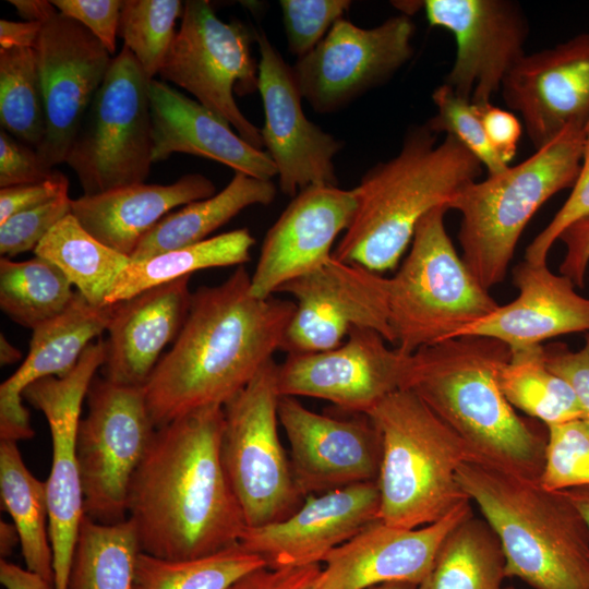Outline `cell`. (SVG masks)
<instances>
[{"instance_id":"74e56055","label":"cell","mask_w":589,"mask_h":589,"mask_svg":"<svg viewBox=\"0 0 589 589\" xmlns=\"http://www.w3.org/2000/svg\"><path fill=\"white\" fill-rule=\"evenodd\" d=\"M266 564L239 543L209 555L170 560L141 552L134 589H229L238 579Z\"/></svg>"},{"instance_id":"8fae6325","label":"cell","mask_w":589,"mask_h":589,"mask_svg":"<svg viewBox=\"0 0 589 589\" xmlns=\"http://www.w3.org/2000/svg\"><path fill=\"white\" fill-rule=\"evenodd\" d=\"M87 407L76 433L84 515L119 522L127 519L130 484L157 428L143 387L94 378Z\"/></svg>"},{"instance_id":"7dc6e473","label":"cell","mask_w":589,"mask_h":589,"mask_svg":"<svg viewBox=\"0 0 589 589\" xmlns=\"http://www.w3.org/2000/svg\"><path fill=\"white\" fill-rule=\"evenodd\" d=\"M52 171L43 166L34 147L0 130V188L39 182Z\"/></svg>"},{"instance_id":"d6986e66","label":"cell","mask_w":589,"mask_h":589,"mask_svg":"<svg viewBox=\"0 0 589 589\" xmlns=\"http://www.w3.org/2000/svg\"><path fill=\"white\" fill-rule=\"evenodd\" d=\"M278 418L289 442L292 474L304 497L377 481L382 441L369 416L321 414L296 397L280 396Z\"/></svg>"},{"instance_id":"8992f818","label":"cell","mask_w":589,"mask_h":589,"mask_svg":"<svg viewBox=\"0 0 589 589\" xmlns=\"http://www.w3.org/2000/svg\"><path fill=\"white\" fill-rule=\"evenodd\" d=\"M366 416L382 441L381 521L414 529L470 502L457 480L460 465L473 460L469 448L416 394L396 390Z\"/></svg>"},{"instance_id":"11a10c76","label":"cell","mask_w":589,"mask_h":589,"mask_svg":"<svg viewBox=\"0 0 589 589\" xmlns=\"http://www.w3.org/2000/svg\"><path fill=\"white\" fill-rule=\"evenodd\" d=\"M0 581L5 589H55L40 576L8 560H0Z\"/></svg>"},{"instance_id":"2e32d148","label":"cell","mask_w":589,"mask_h":589,"mask_svg":"<svg viewBox=\"0 0 589 589\" xmlns=\"http://www.w3.org/2000/svg\"><path fill=\"white\" fill-rule=\"evenodd\" d=\"M413 31L406 14L372 28L338 20L292 67L302 98L317 112H332L385 82L411 58Z\"/></svg>"},{"instance_id":"ac0fdd59","label":"cell","mask_w":589,"mask_h":589,"mask_svg":"<svg viewBox=\"0 0 589 589\" xmlns=\"http://www.w3.org/2000/svg\"><path fill=\"white\" fill-rule=\"evenodd\" d=\"M421 5L431 26L456 39V58L444 83L474 105L490 104L526 55L528 25L520 7L507 0H425Z\"/></svg>"},{"instance_id":"4fadbf2b","label":"cell","mask_w":589,"mask_h":589,"mask_svg":"<svg viewBox=\"0 0 589 589\" xmlns=\"http://www.w3.org/2000/svg\"><path fill=\"white\" fill-rule=\"evenodd\" d=\"M105 360L106 344L98 339L87 346L70 373L38 380L23 392V398L44 413L51 434L52 459L46 488L55 589L68 587L72 554L84 517L76 433L83 399Z\"/></svg>"},{"instance_id":"816d5d0a","label":"cell","mask_w":589,"mask_h":589,"mask_svg":"<svg viewBox=\"0 0 589 589\" xmlns=\"http://www.w3.org/2000/svg\"><path fill=\"white\" fill-rule=\"evenodd\" d=\"M478 108L491 147L508 165L517 152L524 128L521 122L512 111L493 106L492 103Z\"/></svg>"},{"instance_id":"ab89813d","label":"cell","mask_w":589,"mask_h":589,"mask_svg":"<svg viewBox=\"0 0 589 589\" xmlns=\"http://www.w3.org/2000/svg\"><path fill=\"white\" fill-rule=\"evenodd\" d=\"M183 8L179 0L123 1L118 35L148 80L159 74L177 33L176 21L181 19Z\"/></svg>"},{"instance_id":"cb8c5ba5","label":"cell","mask_w":589,"mask_h":589,"mask_svg":"<svg viewBox=\"0 0 589 589\" xmlns=\"http://www.w3.org/2000/svg\"><path fill=\"white\" fill-rule=\"evenodd\" d=\"M471 513L470 501L442 519L414 529L372 521L325 557L323 589H368L395 581L419 586L445 537Z\"/></svg>"},{"instance_id":"6f0895ef","label":"cell","mask_w":589,"mask_h":589,"mask_svg":"<svg viewBox=\"0 0 589 589\" xmlns=\"http://www.w3.org/2000/svg\"><path fill=\"white\" fill-rule=\"evenodd\" d=\"M20 543L17 530L13 522H7L1 520L0 524V552L1 558L7 557L14 550V546Z\"/></svg>"},{"instance_id":"4dcf8cb0","label":"cell","mask_w":589,"mask_h":589,"mask_svg":"<svg viewBox=\"0 0 589 589\" xmlns=\"http://www.w3.org/2000/svg\"><path fill=\"white\" fill-rule=\"evenodd\" d=\"M0 495L17 530L25 567L55 587L46 481L28 470L16 442L0 441Z\"/></svg>"},{"instance_id":"ee69618b","label":"cell","mask_w":589,"mask_h":589,"mask_svg":"<svg viewBox=\"0 0 589 589\" xmlns=\"http://www.w3.org/2000/svg\"><path fill=\"white\" fill-rule=\"evenodd\" d=\"M72 200L63 194L37 207L17 213L0 224L1 257L35 250L46 235L71 214Z\"/></svg>"},{"instance_id":"30bf717a","label":"cell","mask_w":589,"mask_h":589,"mask_svg":"<svg viewBox=\"0 0 589 589\" xmlns=\"http://www.w3.org/2000/svg\"><path fill=\"white\" fill-rule=\"evenodd\" d=\"M151 81L127 47L112 58L65 158L83 195L145 182L153 164Z\"/></svg>"},{"instance_id":"1f68e13d","label":"cell","mask_w":589,"mask_h":589,"mask_svg":"<svg viewBox=\"0 0 589 589\" xmlns=\"http://www.w3.org/2000/svg\"><path fill=\"white\" fill-rule=\"evenodd\" d=\"M506 560L490 524L472 513L443 540L418 589H514L504 587Z\"/></svg>"},{"instance_id":"d4e9b609","label":"cell","mask_w":589,"mask_h":589,"mask_svg":"<svg viewBox=\"0 0 589 589\" xmlns=\"http://www.w3.org/2000/svg\"><path fill=\"white\" fill-rule=\"evenodd\" d=\"M516 299L458 332L453 338L476 335L498 339L517 349L542 345L570 333H589V298L579 294L573 280L546 264L527 261L513 268Z\"/></svg>"},{"instance_id":"e575fe53","label":"cell","mask_w":589,"mask_h":589,"mask_svg":"<svg viewBox=\"0 0 589 589\" xmlns=\"http://www.w3.org/2000/svg\"><path fill=\"white\" fill-rule=\"evenodd\" d=\"M141 546L132 521L104 524L83 517L67 589H134Z\"/></svg>"},{"instance_id":"60d3db41","label":"cell","mask_w":589,"mask_h":589,"mask_svg":"<svg viewBox=\"0 0 589 589\" xmlns=\"http://www.w3.org/2000/svg\"><path fill=\"white\" fill-rule=\"evenodd\" d=\"M538 482L550 491L589 486V420L546 426L544 465Z\"/></svg>"},{"instance_id":"277c9868","label":"cell","mask_w":589,"mask_h":589,"mask_svg":"<svg viewBox=\"0 0 589 589\" xmlns=\"http://www.w3.org/2000/svg\"><path fill=\"white\" fill-rule=\"evenodd\" d=\"M481 163L453 135L437 143L428 124L411 128L399 153L352 189L357 208L333 256L383 273L397 266L419 221L478 180Z\"/></svg>"},{"instance_id":"d6a6232c","label":"cell","mask_w":589,"mask_h":589,"mask_svg":"<svg viewBox=\"0 0 589 589\" xmlns=\"http://www.w3.org/2000/svg\"><path fill=\"white\" fill-rule=\"evenodd\" d=\"M255 239L247 228L207 238L158 255L131 261L119 275L105 305L118 303L149 288L190 276L191 273L250 261Z\"/></svg>"},{"instance_id":"94428289","label":"cell","mask_w":589,"mask_h":589,"mask_svg":"<svg viewBox=\"0 0 589 589\" xmlns=\"http://www.w3.org/2000/svg\"><path fill=\"white\" fill-rule=\"evenodd\" d=\"M368 589H418V586L410 582L395 581L376 585Z\"/></svg>"},{"instance_id":"83f0119b","label":"cell","mask_w":589,"mask_h":589,"mask_svg":"<svg viewBox=\"0 0 589 589\" xmlns=\"http://www.w3.org/2000/svg\"><path fill=\"white\" fill-rule=\"evenodd\" d=\"M112 313L113 304L94 306L75 291L61 314L32 330L27 357L0 385V441L17 443L34 436L22 402L24 389L38 380L70 373L93 339L107 330Z\"/></svg>"},{"instance_id":"bcb514c9","label":"cell","mask_w":589,"mask_h":589,"mask_svg":"<svg viewBox=\"0 0 589 589\" xmlns=\"http://www.w3.org/2000/svg\"><path fill=\"white\" fill-rule=\"evenodd\" d=\"M59 13L86 27L109 51L116 52L119 21L123 1L120 0H53Z\"/></svg>"},{"instance_id":"484cf974","label":"cell","mask_w":589,"mask_h":589,"mask_svg":"<svg viewBox=\"0 0 589 589\" xmlns=\"http://www.w3.org/2000/svg\"><path fill=\"white\" fill-rule=\"evenodd\" d=\"M190 276L169 281L113 304L107 327L105 378L143 387L164 348L175 341L189 312Z\"/></svg>"},{"instance_id":"5bb4252c","label":"cell","mask_w":589,"mask_h":589,"mask_svg":"<svg viewBox=\"0 0 589 589\" xmlns=\"http://www.w3.org/2000/svg\"><path fill=\"white\" fill-rule=\"evenodd\" d=\"M278 292L296 300L280 350L306 353L333 349L353 328H370L394 345L388 324V278L364 266L332 256Z\"/></svg>"},{"instance_id":"f6af8a7d","label":"cell","mask_w":589,"mask_h":589,"mask_svg":"<svg viewBox=\"0 0 589 589\" xmlns=\"http://www.w3.org/2000/svg\"><path fill=\"white\" fill-rule=\"evenodd\" d=\"M589 216V117L581 166L568 199L548 226L527 247L525 261L546 264L548 255L562 232L577 220Z\"/></svg>"},{"instance_id":"ffe728a7","label":"cell","mask_w":589,"mask_h":589,"mask_svg":"<svg viewBox=\"0 0 589 589\" xmlns=\"http://www.w3.org/2000/svg\"><path fill=\"white\" fill-rule=\"evenodd\" d=\"M260 47L259 85L264 108L263 144L273 160L279 189L296 196L298 189L337 187L334 157L342 143L308 119L292 67L264 33L255 34Z\"/></svg>"},{"instance_id":"f546056e","label":"cell","mask_w":589,"mask_h":589,"mask_svg":"<svg viewBox=\"0 0 589 589\" xmlns=\"http://www.w3.org/2000/svg\"><path fill=\"white\" fill-rule=\"evenodd\" d=\"M277 193L272 180L235 172L230 182L215 195L191 202L165 216L140 242L131 261L201 242L241 211L271 204Z\"/></svg>"},{"instance_id":"681fc988","label":"cell","mask_w":589,"mask_h":589,"mask_svg":"<svg viewBox=\"0 0 589 589\" xmlns=\"http://www.w3.org/2000/svg\"><path fill=\"white\" fill-rule=\"evenodd\" d=\"M68 178L53 170L45 180L0 189V224L9 217L68 194Z\"/></svg>"},{"instance_id":"9c48e42d","label":"cell","mask_w":589,"mask_h":589,"mask_svg":"<svg viewBox=\"0 0 589 589\" xmlns=\"http://www.w3.org/2000/svg\"><path fill=\"white\" fill-rule=\"evenodd\" d=\"M276 366L271 360L223 407L221 464L248 527L278 522L305 498L278 433Z\"/></svg>"},{"instance_id":"9f6ffc18","label":"cell","mask_w":589,"mask_h":589,"mask_svg":"<svg viewBox=\"0 0 589 589\" xmlns=\"http://www.w3.org/2000/svg\"><path fill=\"white\" fill-rule=\"evenodd\" d=\"M19 15L28 22L45 23L58 13V10L46 0H9Z\"/></svg>"},{"instance_id":"c3c4849f","label":"cell","mask_w":589,"mask_h":589,"mask_svg":"<svg viewBox=\"0 0 589 589\" xmlns=\"http://www.w3.org/2000/svg\"><path fill=\"white\" fill-rule=\"evenodd\" d=\"M544 358L548 368L572 386L584 418L589 420V333L576 351L560 342L544 346Z\"/></svg>"},{"instance_id":"7bdbcfd3","label":"cell","mask_w":589,"mask_h":589,"mask_svg":"<svg viewBox=\"0 0 589 589\" xmlns=\"http://www.w3.org/2000/svg\"><path fill=\"white\" fill-rule=\"evenodd\" d=\"M283 22L291 53L312 51L351 5L348 0H281Z\"/></svg>"},{"instance_id":"b9f144b4","label":"cell","mask_w":589,"mask_h":589,"mask_svg":"<svg viewBox=\"0 0 589 589\" xmlns=\"http://www.w3.org/2000/svg\"><path fill=\"white\" fill-rule=\"evenodd\" d=\"M432 100L437 112L426 124L434 133L455 136L481 163L489 176L509 167L491 147L477 105L458 96L445 83L433 91Z\"/></svg>"},{"instance_id":"f5cc1de1","label":"cell","mask_w":589,"mask_h":589,"mask_svg":"<svg viewBox=\"0 0 589 589\" xmlns=\"http://www.w3.org/2000/svg\"><path fill=\"white\" fill-rule=\"evenodd\" d=\"M558 240L565 245L560 274L570 278L576 288H582L589 265V216L567 227Z\"/></svg>"},{"instance_id":"7402d4cb","label":"cell","mask_w":589,"mask_h":589,"mask_svg":"<svg viewBox=\"0 0 589 589\" xmlns=\"http://www.w3.org/2000/svg\"><path fill=\"white\" fill-rule=\"evenodd\" d=\"M356 208L352 189L312 185L297 193L266 232L251 276V294L266 299L288 281L324 265Z\"/></svg>"},{"instance_id":"91938a15","label":"cell","mask_w":589,"mask_h":589,"mask_svg":"<svg viewBox=\"0 0 589 589\" xmlns=\"http://www.w3.org/2000/svg\"><path fill=\"white\" fill-rule=\"evenodd\" d=\"M22 354L20 350L14 347L3 334L0 335V363L1 365H8L17 362Z\"/></svg>"},{"instance_id":"836d02e7","label":"cell","mask_w":589,"mask_h":589,"mask_svg":"<svg viewBox=\"0 0 589 589\" xmlns=\"http://www.w3.org/2000/svg\"><path fill=\"white\" fill-rule=\"evenodd\" d=\"M34 253L57 267L92 305L104 306L131 257L104 244L69 214L38 243Z\"/></svg>"},{"instance_id":"db71d44e","label":"cell","mask_w":589,"mask_h":589,"mask_svg":"<svg viewBox=\"0 0 589 589\" xmlns=\"http://www.w3.org/2000/svg\"><path fill=\"white\" fill-rule=\"evenodd\" d=\"M43 23L0 20V49L34 48Z\"/></svg>"},{"instance_id":"7c38bea8","label":"cell","mask_w":589,"mask_h":589,"mask_svg":"<svg viewBox=\"0 0 589 589\" xmlns=\"http://www.w3.org/2000/svg\"><path fill=\"white\" fill-rule=\"evenodd\" d=\"M251 39L243 24L220 20L209 1H185L159 75L191 93L245 142L262 149L261 129L241 112L233 97L235 92L244 95L257 89L259 65Z\"/></svg>"},{"instance_id":"e0dca14e","label":"cell","mask_w":589,"mask_h":589,"mask_svg":"<svg viewBox=\"0 0 589 589\" xmlns=\"http://www.w3.org/2000/svg\"><path fill=\"white\" fill-rule=\"evenodd\" d=\"M34 49L46 111V132L36 152L51 171L65 163L112 57L86 27L59 12L43 24Z\"/></svg>"},{"instance_id":"6da1fadb","label":"cell","mask_w":589,"mask_h":589,"mask_svg":"<svg viewBox=\"0 0 589 589\" xmlns=\"http://www.w3.org/2000/svg\"><path fill=\"white\" fill-rule=\"evenodd\" d=\"M223 423L208 406L156 429L128 494L143 553L194 558L239 543L248 526L221 464Z\"/></svg>"},{"instance_id":"3957f363","label":"cell","mask_w":589,"mask_h":589,"mask_svg":"<svg viewBox=\"0 0 589 589\" xmlns=\"http://www.w3.org/2000/svg\"><path fill=\"white\" fill-rule=\"evenodd\" d=\"M510 349L498 339L466 335L411 353L402 389L416 394L469 448L473 461L538 480L546 433L505 398L498 371Z\"/></svg>"},{"instance_id":"f35d334b","label":"cell","mask_w":589,"mask_h":589,"mask_svg":"<svg viewBox=\"0 0 589 589\" xmlns=\"http://www.w3.org/2000/svg\"><path fill=\"white\" fill-rule=\"evenodd\" d=\"M0 123L35 149L45 136V101L34 48L0 49Z\"/></svg>"},{"instance_id":"9a60e30c","label":"cell","mask_w":589,"mask_h":589,"mask_svg":"<svg viewBox=\"0 0 589 589\" xmlns=\"http://www.w3.org/2000/svg\"><path fill=\"white\" fill-rule=\"evenodd\" d=\"M376 330L353 328L339 346L290 353L276 366L280 396L330 401L349 414H368L392 393L402 389L411 354Z\"/></svg>"},{"instance_id":"d590c367","label":"cell","mask_w":589,"mask_h":589,"mask_svg":"<svg viewBox=\"0 0 589 589\" xmlns=\"http://www.w3.org/2000/svg\"><path fill=\"white\" fill-rule=\"evenodd\" d=\"M498 384L514 409L546 426L584 418L572 386L548 368L543 345L512 349L498 371Z\"/></svg>"},{"instance_id":"52a82bcc","label":"cell","mask_w":589,"mask_h":589,"mask_svg":"<svg viewBox=\"0 0 589 589\" xmlns=\"http://www.w3.org/2000/svg\"><path fill=\"white\" fill-rule=\"evenodd\" d=\"M587 120L569 124L520 164L468 184L448 203V211L461 216V257L488 290L506 277L531 217L554 194L573 188L581 166Z\"/></svg>"},{"instance_id":"7a4b0ae2","label":"cell","mask_w":589,"mask_h":589,"mask_svg":"<svg viewBox=\"0 0 589 589\" xmlns=\"http://www.w3.org/2000/svg\"><path fill=\"white\" fill-rule=\"evenodd\" d=\"M250 285L241 265L221 284L192 292L179 335L143 386L156 428L224 407L280 350L296 303L255 298Z\"/></svg>"},{"instance_id":"44dd1931","label":"cell","mask_w":589,"mask_h":589,"mask_svg":"<svg viewBox=\"0 0 589 589\" xmlns=\"http://www.w3.org/2000/svg\"><path fill=\"white\" fill-rule=\"evenodd\" d=\"M377 482L309 495L285 519L247 527L239 544L264 560L266 567L321 564L336 548L378 519Z\"/></svg>"},{"instance_id":"4316f807","label":"cell","mask_w":589,"mask_h":589,"mask_svg":"<svg viewBox=\"0 0 589 589\" xmlns=\"http://www.w3.org/2000/svg\"><path fill=\"white\" fill-rule=\"evenodd\" d=\"M149 104L153 163L182 153L213 159L235 172L263 180L277 176L266 152L250 145L225 119L168 83L155 79L149 82Z\"/></svg>"},{"instance_id":"5b68a950","label":"cell","mask_w":589,"mask_h":589,"mask_svg":"<svg viewBox=\"0 0 589 589\" xmlns=\"http://www.w3.org/2000/svg\"><path fill=\"white\" fill-rule=\"evenodd\" d=\"M457 480L495 531L507 577L533 589H589V527L564 491L473 460Z\"/></svg>"},{"instance_id":"f1b7e54d","label":"cell","mask_w":589,"mask_h":589,"mask_svg":"<svg viewBox=\"0 0 589 589\" xmlns=\"http://www.w3.org/2000/svg\"><path fill=\"white\" fill-rule=\"evenodd\" d=\"M215 184L188 173L170 184L137 183L72 200L71 214L93 237L131 256L141 240L171 209L215 195Z\"/></svg>"},{"instance_id":"8d00e7d4","label":"cell","mask_w":589,"mask_h":589,"mask_svg":"<svg viewBox=\"0 0 589 589\" xmlns=\"http://www.w3.org/2000/svg\"><path fill=\"white\" fill-rule=\"evenodd\" d=\"M72 284L51 262L0 259V308L13 322L34 330L72 302Z\"/></svg>"},{"instance_id":"603a6c76","label":"cell","mask_w":589,"mask_h":589,"mask_svg":"<svg viewBox=\"0 0 589 589\" xmlns=\"http://www.w3.org/2000/svg\"><path fill=\"white\" fill-rule=\"evenodd\" d=\"M507 106L522 119L536 149L569 124L589 117V33L553 48L525 55L502 88Z\"/></svg>"},{"instance_id":"ba28073f","label":"cell","mask_w":589,"mask_h":589,"mask_svg":"<svg viewBox=\"0 0 589 589\" xmlns=\"http://www.w3.org/2000/svg\"><path fill=\"white\" fill-rule=\"evenodd\" d=\"M447 211L437 206L419 221L409 253L388 278L394 346L408 354L453 338L500 306L457 253L445 227Z\"/></svg>"},{"instance_id":"680465c9","label":"cell","mask_w":589,"mask_h":589,"mask_svg":"<svg viewBox=\"0 0 589 589\" xmlns=\"http://www.w3.org/2000/svg\"><path fill=\"white\" fill-rule=\"evenodd\" d=\"M573 501L589 527V486L564 491Z\"/></svg>"},{"instance_id":"f907efd6","label":"cell","mask_w":589,"mask_h":589,"mask_svg":"<svg viewBox=\"0 0 589 589\" xmlns=\"http://www.w3.org/2000/svg\"><path fill=\"white\" fill-rule=\"evenodd\" d=\"M318 564L296 567H261L238 579L229 589H323Z\"/></svg>"}]
</instances>
